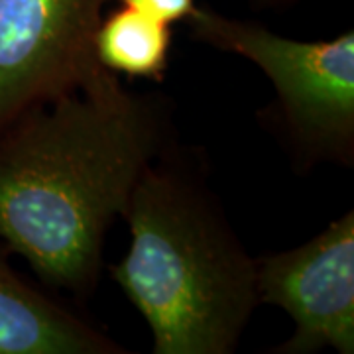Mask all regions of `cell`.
<instances>
[{"label":"cell","instance_id":"1","mask_svg":"<svg viewBox=\"0 0 354 354\" xmlns=\"http://www.w3.org/2000/svg\"><path fill=\"white\" fill-rule=\"evenodd\" d=\"M174 104L101 67L0 128V244L44 286L87 297L114 218L176 144Z\"/></svg>","mask_w":354,"mask_h":354},{"label":"cell","instance_id":"2","mask_svg":"<svg viewBox=\"0 0 354 354\" xmlns=\"http://www.w3.org/2000/svg\"><path fill=\"white\" fill-rule=\"evenodd\" d=\"M122 218L111 276L146 319L156 354H230L254 309L256 258L177 142L146 167Z\"/></svg>","mask_w":354,"mask_h":354},{"label":"cell","instance_id":"3","mask_svg":"<svg viewBox=\"0 0 354 354\" xmlns=\"http://www.w3.org/2000/svg\"><path fill=\"white\" fill-rule=\"evenodd\" d=\"M203 44L241 55L262 69L276 91L272 120L304 164L354 160V34L299 41L266 26L197 6L185 20Z\"/></svg>","mask_w":354,"mask_h":354},{"label":"cell","instance_id":"4","mask_svg":"<svg viewBox=\"0 0 354 354\" xmlns=\"http://www.w3.org/2000/svg\"><path fill=\"white\" fill-rule=\"evenodd\" d=\"M106 0H0V128L101 69L95 32Z\"/></svg>","mask_w":354,"mask_h":354},{"label":"cell","instance_id":"5","mask_svg":"<svg viewBox=\"0 0 354 354\" xmlns=\"http://www.w3.org/2000/svg\"><path fill=\"white\" fill-rule=\"evenodd\" d=\"M256 290L260 304L281 307L293 321L291 337L276 353L353 354V211L297 248L256 258Z\"/></svg>","mask_w":354,"mask_h":354},{"label":"cell","instance_id":"6","mask_svg":"<svg viewBox=\"0 0 354 354\" xmlns=\"http://www.w3.org/2000/svg\"><path fill=\"white\" fill-rule=\"evenodd\" d=\"M127 348L28 283L0 244V354H124Z\"/></svg>","mask_w":354,"mask_h":354},{"label":"cell","instance_id":"7","mask_svg":"<svg viewBox=\"0 0 354 354\" xmlns=\"http://www.w3.org/2000/svg\"><path fill=\"white\" fill-rule=\"evenodd\" d=\"M171 39V26L120 4L101 18L93 46L99 64L116 75L162 81Z\"/></svg>","mask_w":354,"mask_h":354},{"label":"cell","instance_id":"8","mask_svg":"<svg viewBox=\"0 0 354 354\" xmlns=\"http://www.w3.org/2000/svg\"><path fill=\"white\" fill-rule=\"evenodd\" d=\"M118 2L122 6L148 14V16L169 26L185 22L191 12L197 8L195 0H118Z\"/></svg>","mask_w":354,"mask_h":354},{"label":"cell","instance_id":"9","mask_svg":"<svg viewBox=\"0 0 354 354\" xmlns=\"http://www.w3.org/2000/svg\"><path fill=\"white\" fill-rule=\"evenodd\" d=\"M266 2H283V0H266Z\"/></svg>","mask_w":354,"mask_h":354}]
</instances>
